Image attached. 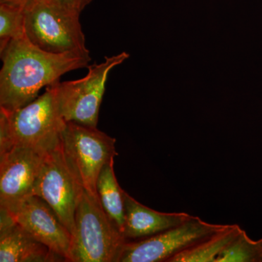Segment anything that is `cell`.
Wrapping results in <instances>:
<instances>
[{
  "mask_svg": "<svg viewBox=\"0 0 262 262\" xmlns=\"http://www.w3.org/2000/svg\"><path fill=\"white\" fill-rule=\"evenodd\" d=\"M0 108L13 112L37 98L44 87L59 82L62 75L89 66L91 57L43 51L27 36L12 39L0 53Z\"/></svg>",
  "mask_w": 262,
  "mask_h": 262,
  "instance_id": "6da1fadb",
  "label": "cell"
},
{
  "mask_svg": "<svg viewBox=\"0 0 262 262\" xmlns=\"http://www.w3.org/2000/svg\"><path fill=\"white\" fill-rule=\"evenodd\" d=\"M66 125L55 83L24 107L13 112L0 108V153L13 146L53 149L61 143Z\"/></svg>",
  "mask_w": 262,
  "mask_h": 262,
  "instance_id": "7a4b0ae2",
  "label": "cell"
},
{
  "mask_svg": "<svg viewBox=\"0 0 262 262\" xmlns=\"http://www.w3.org/2000/svg\"><path fill=\"white\" fill-rule=\"evenodd\" d=\"M26 36L34 46L54 54L90 56L80 12L58 0H30L24 8Z\"/></svg>",
  "mask_w": 262,
  "mask_h": 262,
  "instance_id": "3957f363",
  "label": "cell"
},
{
  "mask_svg": "<svg viewBox=\"0 0 262 262\" xmlns=\"http://www.w3.org/2000/svg\"><path fill=\"white\" fill-rule=\"evenodd\" d=\"M126 241L98 194L84 189L76 210L70 262H118Z\"/></svg>",
  "mask_w": 262,
  "mask_h": 262,
  "instance_id": "277c9868",
  "label": "cell"
},
{
  "mask_svg": "<svg viewBox=\"0 0 262 262\" xmlns=\"http://www.w3.org/2000/svg\"><path fill=\"white\" fill-rule=\"evenodd\" d=\"M129 57L123 52L89 67L87 75L77 80L56 83L57 99L67 122L97 127L100 106L110 72Z\"/></svg>",
  "mask_w": 262,
  "mask_h": 262,
  "instance_id": "5b68a950",
  "label": "cell"
},
{
  "mask_svg": "<svg viewBox=\"0 0 262 262\" xmlns=\"http://www.w3.org/2000/svg\"><path fill=\"white\" fill-rule=\"evenodd\" d=\"M84 189L82 181L66 156L61 141L46 154L32 195L48 203L72 234L76 210Z\"/></svg>",
  "mask_w": 262,
  "mask_h": 262,
  "instance_id": "8992f818",
  "label": "cell"
},
{
  "mask_svg": "<svg viewBox=\"0 0 262 262\" xmlns=\"http://www.w3.org/2000/svg\"><path fill=\"white\" fill-rule=\"evenodd\" d=\"M62 146L67 159L82 181L84 189L97 194L96 182L101 169L117 156L115 138L75 122H67Z\"/></svg>",
  "mask_w": 262,
  "mask_h": 262,
  "instance_id": "52a82bcc",
  "label": "cell"
},
{
  "mask_svg": "<svg viewBox=\"0 0 262 262\" xmlns=\"http://www.w3.org/2000/svg\"><path fill=\"white\" fill-rule=\"evenodd\" d=\"M192 215L182 225L139 241H126L118 262H168L170 258L222 228Z\"/></svg>",
  "mask_w": 262,
  "mask_h": 262,
  "instance_id": "ba28073f",
  "label": "cell"
},
{
  "mask_svg": "<svg viewBox=\"0 0 262 262\" xmlns=\"http://www.w3.org/2000/svg\"><path fill=\"white\" fill-rule=\"evenodd\" d=\"M49 150L13 146L0 153V209L14 212L28 196Z\"/></svg>",
  "mask_w": 262,
  "mask_h": 262,
  "instance_id": "9c48e42d",
  "label": "cell"
},
{
  "mask_svg": "<svg viewBox=\"0 0 262 262\" xmlns=\"http://www.w3.org/2000/svg\"><path fill=\"white\" fill-rule=\"evenodd\" d=\"M10 214L34 238L65 261L70 262L72 234L44 200L36 195L29 196Z\"/></svg>",
  "mask_w": 262,
  "mask_h": 262,
  "instance_id": "30bf717a",
  "label": "cell"
},
{
  "mask_svg": "<svg viewBox=\"0 0 262 262\" xmlns=\"http://www.w3.org/2000/svg\"><path fill=\"white\" fill-rule=\"evenodd\" d=\"M0 261H65L0 209Z\"/></svg>",
  "mask_w": 262,
  "mask_h": 262,
  "instance_id": "8fae6325",
  "label": "cell"
},
{
  "mask_svg": "<svg viewBox=\"0 0 262 262\" xmlns=\"http://www.w3.org/2000/svg\"><path fill=\"white\" fill-rule=\"evenodd\" d=\"M125 226L123 236L127 241H139L159 234L187 222V213H163L151 209L123 192Z\"/></svg>",
  "mask_w": 262,
  "mask_h": 262,
  "instance_id": "7c38bea8",
  "label": "cell"
},
{
  "mask_svg": "<svg viewBox=\"0 0 262 262\" xmlns=\"http://www.w3.org/2000/svg\"><path fill=\"white\" fill-rule=\"evenodd\" d=\"M241 230L237 225H224L214 233L176 255L168 262H216L224 249Z\"/></svg>",
  "mask_w": 262,
  "mask_h": 262,
  "instance_id": "4fadbf2b",
  "label": "cell"
},
{
  "mask_svg": "<svg viewBox=\"0 0 262 262\" xmlns=\"http://www.w3.org/2000/svg\"><path fill=\"white\" fill-rule=\"evenodd\" d=\"M115 158L101 169L96 182V190L104 211L123 234L125 226V204L123 189L117 182L114 163Z\"/></svg>",
  "mask_w": 262,
  "mask_h": 262,
  "instance_id": "5bb4252c",
  "label": "cell"
},
{
  "mask_svg": "<svg viewBox=\"0 0 262 262\" xmlns=\"http://www.w3.org/2000/svg\"><path fill=\"white\" fill-rule=\"evenodd\" d=\"M216 262H262V238L254 241L242 229Z\"/></svg>",
  "mask_w": 262,
  "mask_h": 262,
  "instance_id": "9a60e30c",
  "label": "cell"
},
{
  "mask_svg": "<svg viewBox=\"0 0 262 262\" xmlns=\"http://www.w3.org/2000/svg\"><path fill=\"white\" fill-rule=\"evenodd\" d=\"M25 7L0 3V53L12 39L25 35Z\"/></svg>",
  "mask_w": 262,
  "mask_h": 262,
  "instance_id": "2e32d148",
  "label": "cell"
},
{
  "mask_svg": "<svg viewBox=\"0 0 262 262\" xmlns=\"http://www.w3.org/2000/svg\"><path fill=\"white\" fill-rule=\"evenodd\" d=\"M58 1L67 5L69 8L77 10L81 13L93 0H58Z\"/></svg>",
  "mask_w": 262,
  "mask_h": 262,
  "instance_id": "e0dca14e",
  "label": "cell"
},
{
  "mask_svg": "<svg viewBox=\"0 0 262 262\" xmlns=\"http://www.w3.org/2000/svg\"><path fill=\"white\" fill-rule=\"evenodd\" d=\"M29 1L30 0H0V3H9V4L21 5V6L25 7Z\"/></svg>",
  "mask_w": 262,
  "mask_h": 262,
  "instance_id": "ac0fdd59",
  "label": "cell"
}]
</instances>
